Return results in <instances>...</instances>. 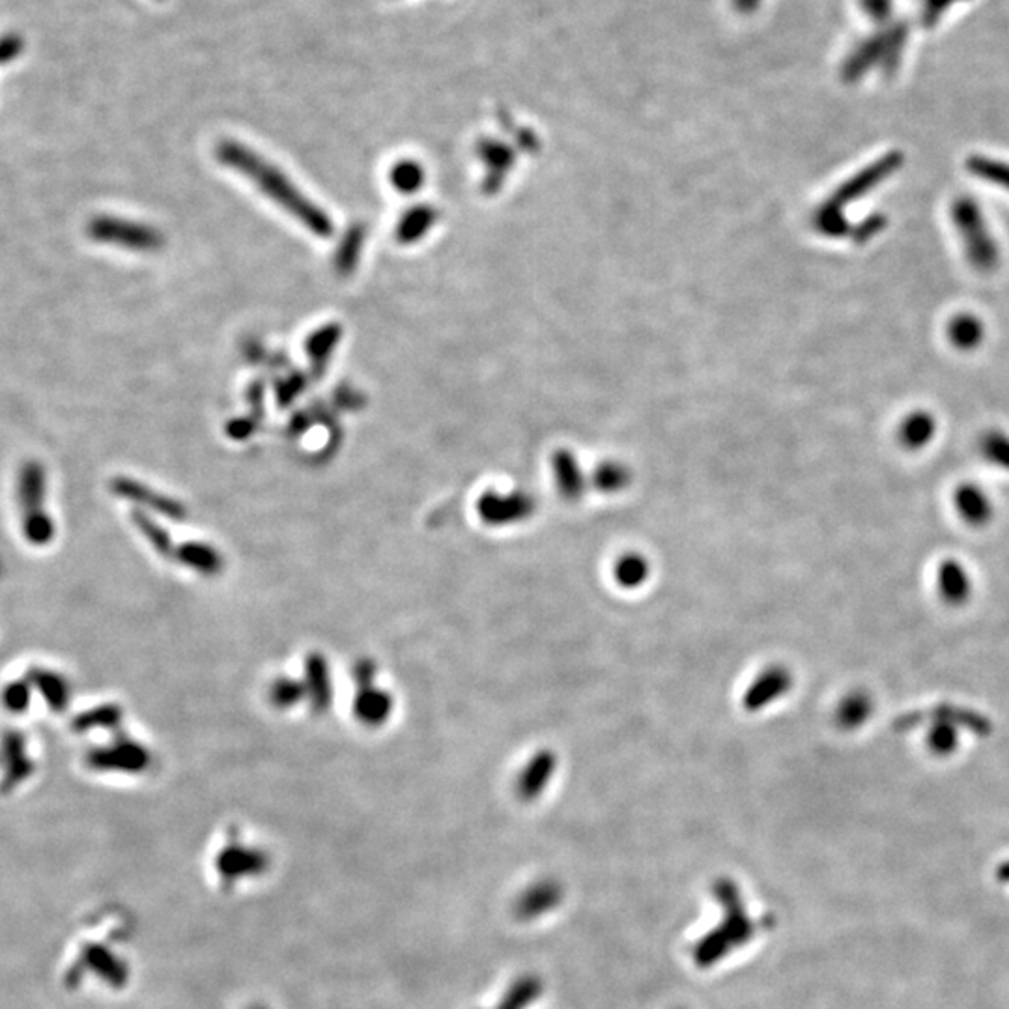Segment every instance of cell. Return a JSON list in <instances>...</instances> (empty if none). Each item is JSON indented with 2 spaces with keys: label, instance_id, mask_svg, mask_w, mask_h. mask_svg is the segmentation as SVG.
<instances>
[{
  "label": "cell",
  "instance_id": "obj_15",
  "mask_svg": "<svg viewBox=\"0 0 1009 1009\" xmlns=\"http://www.w3.org/2000/svg\"><path fill=\"white\" fill-rule=\"evenodd\" d=\"M984 324L974 314H957L948 326V339L959 350H974L984 340Z\"/></svg>",
  "mask_w": 1009,
  "mask_h": 1009
},
{
  "label": "cell",
  "instance_id": "obj_20",
  "mask_svg": "<svg viewBox=\"0 0 1009 1009\" xmlns=\"http://www.w3.org/2000/svg\"><path fill=\"white\" fill-rule=\"evenodd\" d=\"M557 479H560L561 492L566 498L576 499L584 492V480L579 475L576 464L568 456H563L557 460Z\"/></svg>",
  "mask_w": 1009,
  "mask_h": 1009
},
{
  "label": "cell",
  "instance_id": "obj_5",
  "mask_svg": "<svg viewBox=\"0 0 1009 1009\" xmlns=\"http://www.w3.org/2000/svg\"><path fill=\"white\" fill-rule=\"evenodd\" d=\"M905 26H890L888 31L882 32V34H879L875 40H871L869 44H866V47H864L866 53H860V55L856 56V74H864V72L869 69V66H874V64L875 66L882 64L885 69L892 72V69H896V66H898L899 58H901V51L905 47Z\"/></svg>",
  "mask_w": 1009,
  "mask_h": 1009
},
{
  "label": "cell",
  "instance_id": "obj_18",
  "mask_svg": "<svg viewBox=\"0 0 1009 1009\" xmlns=\"http://www.w3.org/2000/svg\"><path fill=\"white\" fill-rule=\"evenodd\" d=\"M979 453L985 460L997 468L1009 471V436L1000 431H991L979 440Z\"/></svg>",
  "mask_w": 1009,
  "mask_h": 1009
},
{
  "label": "cell",
  "instance_id": "obj_25",
  "mask_svg": "<svg viewBox=\"0 0 1009 1009\" xmlns=\"http://www.w3.org/2000/svg\"><path fill=\"white\" fill-rule=\"evenodd\" d=\"M866 12L875 19H885L892 13V0H864Z\"/></svg>",
  "mask_w": 1009,
  "mask_h": 1009
},
{
  "label": "cell",
  "instance_id": "obj_23",
  "mask_svg": "<svg viewBox=\"0 0 1009 1009\" xmlns=\"http://www.w3.org/2000/svg\"><path fill=\"white\" fill-rule=\"evenodd\" d=\"M627 482V475L621 469L617 468H606L598 474L597 485L598 487L606 490V492H614V490H619V488L625 487Z\"/></svg>",
  "mask_w": 1009,
  "mask_h": 1009
},
{
  "label": "cell",
  "instance_id": "obj_7",
  "mask_svg": "<svg viewBox=\"0 0 1009 1009\" xmlns=\"http://www.w3.org/2000/svg\"><path fill=\"white\" fill-rule=\"evenodd\" d=\"M716 898L720 899L722 905L726 909V922L722 923L727 933L731 935L735 946H742L750 941L756 933V925L746 916L745 907L740 901L739 888L733 885L731 880L722 879L714 887Z\"/></svg>",
  "mask_w": 1009,
  "mask_h": 1009
},
{
  "label": "cell",
  "instance_id": "obj_3",
  "mask_svg": "<svg viewBox=\"0 0 1009 1009\" xmlns=\"http://www.w3.org/2000/svg\"><path fill=\"white\" fill-rule=\"evenodd\" d=\"M793 686V671L782 664L769 665L748 684L742 696V708L746 713H763L764 708L772 707L788 696Z\"/></svg>",
  "mask_w": 1009,
  "mask_h": 1009
},
{
  "label": "cell",
  "instance_id": "obj_16",
  "mask_svg": "<svg viewBox=\"0 0 1009 1009\" xmlns=\"http://www.w3.org/2000/svg\"><path fill=\"white\" fill-rule=\"evenodd\" d=\"M733 946H735V942H733L731 935L727 933L724 925H720V927H716L713 933H708L705 939L699 941L696 952H694V959L699 966H713L716 961H720L724 955L729 954Z\"/></svg>",
  "mask_w": 1009,
  "mask_h": 1009
},
{
  "label": "cell",
  "instance_id": "obj_11",
  "mask_svg": "<svg viewBox=\"0 0 1009 1009\" xmlns=\"http://www.w3.org/2000/svg\"><path fill=\"white\" fill-rule=\"evenodd\" d=\"M874 697L866 690H853L837 703L834 722L844 731H858L874 716Z\"/></svg>",
  "mask_w": 1009,
  "mask_h": 1009
},
{
  "label": "cell",
  "instance_id": "obj_6",
  "mask_svg": "<svg viewBox=\"0 0 1009 1009\" xmlns=\"http://www.w3.org/2000/svg\"><path fill=\"white\" fill-rule=\"evenodd\" d=\"M535 501L525 493L487 496L480 501V517L492 525H512L533 517Z\"/></svg>",
  "mask_w": 1009,
  "mask_h": 1009
},
{
  "label": "cell",
  "instance_id": "obj_22",
  "mask_svg": "<svg viewBox=\"0 0 1009 1009\" xmlns=\"http://www.w3.org/2000/svg\"><path fill=\"white\" fill-rule=\"evenodd\" d=\"M955 2H961V0H925V4H923V25H936V21L944 15V12L950 7H954Z\"/></svg>",
  "mask_w": 1009,
  "mask_h": 1009
},
{
  "label": "cell",
  "instance_id": "obj_2",
  "mask_svg": "<svg viewBox=\"0 0 1009 1009\" xmlns=\"http://www.w3.org/2000/svg\"><path fill=\"white\" fill-rule=\"evenodd\" d=\"M952 217H954L957 235L963 241L966 260L970 262L974 270L984 271V273L995 270L1000 262V249L985 223L984 211L979 208L978 203L970 197L955 198Z\"/></svg>",
  "mask_w": 1009,
  "mask_h": 1009
},
{
  "label": "cell",
  "instance_id": "obj_10",
  "mask_svg": "<svg viewBox=\"0 0 1009 1009\" xmlns=\"http://www.w3.org/2000/svg\"><path fill=\"white\" fill-rule=\"evenodd\" d=\"M93 235L99 240L115 241V243H122L133 249H150V247L158 246L160 241L154 230L131 225V223L111 221V219L94 223Z\"/></svg>",
  "mask_w": 1009,
  "mask_h": 1009
},
{
  "label": "cell",
  "instance_id": "obj_21",
  "mask_svg": "<svg viewBox=\"0 0 1009 1009\" xmlns=\"http://www.w3.org/2000/svg\"><path fill=\"white\" fill-rule=\"evenodd\" d=\"M419 180H421V173L413 165H402L399 169H394L393 184L402 192L417 189Z\"/></svg>",
  "mask_w": 1009,
  "mask_h": 1009
},
{
  "label": "cell",
  "instance_id": "obj_1",
  "mask_svg": "<svg viewBox=\"0 0 1009 1009\" xmlns=\"http://www.w3.org/2000/svg\"><path fill=\"white\" fill-rule=\"evenodd\" d=\"M219 160L251 180L265 197H270L284 211H289L290 216L302 223L303 227H307L313 235L322 236V238L332 236V219L327 217L326 211L318 208L311 198L305 197L296 185L284 176V173L270 165L264 158H260L259 154H254L252 150L241 144L227 142L219 149Z\"/></svg>",
  "mask_w": 1009,
  "mask_h": 1009
},
{
  "label": "cell",
  "instance_id": "obj_9",
  "mask_svg": "<svg viewBox=\"0 0 1009 1009\" xmlns=\"http://www.w3.org/2000/svg\"><path fill=\"white\" fill-rule=\"evenodd\" d=\"M955 509L959 512L961 520L973 525V528H984L991 522L995 514L992 501L984 488L965 482L961 485L954 493Z\"/></svg>",
  "mask_w": 1009,
  "mask_h": 1009
},
{
  "label": "cell",
  "instance_id": "obj_13",
  "mask_svg": "<svg viewBox=\"0 0 1009 1009\" xmlns=\"http://www.w3.org/2000/svg\"><path fill=\"white\" fill-rule=\"evenodd\" d=\"M649 578H651V563L645 555L640 552H627L621 557H617L616 565H614V579L622 589L627 592L640 589L641 585L649 582Z\"/></svg>",
  "mask_w": 1009,
  "mask_h": 1009
},
{
  "label": "cell",
  "instance_id": "obj_19",
  "mask_svg": "<svg viewBox=\"0 0 1009 1009\" xmlns=\"http://www.w3.org/2000/svg\"><path fill=\"white\" fill-rule=\"evenodd\" d=\"M541 991L542 984L539 978L531 976V978L520 979L499 1009H523L528 1003L535 1002Z\"/></svg>",
  "mask_w": 1009,
  "mask_h": 1009
},
{
  "label": "cell",
  "instance_id": "obj_4",
  "mask_svg": "<svg viewBox=\"0 0 1009 1009\" xmlns=\"http://www.w3.org/2000/svg\"><path fill=\"white\" fill-rule=\"evenodd\" d=\"M560 767V757L550 748L536 750L523 764L517 780V793L523 802H533L541 796L554 780Z\"/></svg>",
  "mask_w": 1009,
  "mask_h": 1009
},
{
  "label": "cell",
  "instance_id": "obj_24",
  "mask_svg": "<svg viewBox=\"0 0 1009 1009\" xmlns=\"http://www.w3.org/2000/svg\"><path fill=\"white\" fill-rule=\"evenodd\" d=\"M23 50V42L18 36H7L0 40V62H10Z\"/></svg>",
  "mask_w": 1009,
  "mask_h": 1009
},
{
  "label": "cell",
  "instance_id": "obj_17",
  "mask_svg": "<svg viewBox=\"0 0 1009 1009\" xmlns=\"http://www.w3.org/2000/svg\"><path fill=\"white\" fill-rule=\"evenodd\" d=\"M966 166L976 178L985 180L989 184L1000 185L1002 189L1009 192V163L989 160L985 155H974L968 160Z\"/></svg>",
  "mask_w": 1009,
  "mask_h": 1009
},
{
  "label": "cell",
  "instance_id": "obj_8",
  "mask_svg": "<svg viewBox=\"0 0 1009 1009\" xmlns=\"http://www.w3.org/2000/svg\"><path fill=\"white\" fill-rule=\"evenodd\" d=\"M936 589L944 603L959 608L973 597V578L963 563L946 560L936 571Z\"/></svg>",
  "mask_w": 1009,
  "mask_h": 1009
},
{
  "label": "cell",
  "instance_id": "obj_14",
  "mask_svg": "<svg viewBox=\"0 0 1009 1009\" xmlns=\"http://www.w3.org/2000/svg\"><path fill=\"white\" fill-rule=\"evenodd\" d=\"M936 421L927 412H914L899 426V444L905 449H923L935 436Z\"/></svg>",
  "mask_w": 1009,
  "mask_h": 1009
},
{
  "label": "cell",
  "instance_id": "obj_12",
  "mask_svg": "<svg viewBox=\"0 0 1009 1009\" xmlns=\"http://www.w3.org/2000/svg\"><path fill=\"white\" fill-rule=\"evenodd\" d=\"M563 898L561 887L554 880H544L531 887L518 901V914L522 918H535L552 911Z\"/></svg>",
  "mask_w": 1009,
  "mask_h": 1009
}]
</instances>
